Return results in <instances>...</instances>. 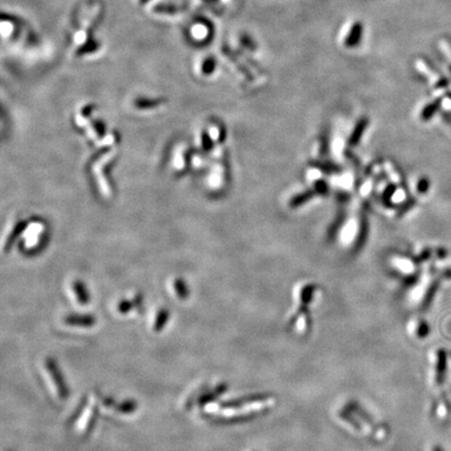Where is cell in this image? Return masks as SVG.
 I'll return each mask as SVG.
<instances>
[{
    "mask_svg": "<svg viewBox=\"0 0 451 451\" xmlns=\"http://www.w3.org/2000/svg\"><path fill=\"white\" fill-rule=\"evenodd\" d=\"M276 400L269 395H255L237 399L228 403L218 404L217 409L220 417L227 420L249 419L257 415H261L274 407Z\"/></svg>",
    "mask_w": 451,
    "mask_h": 451,
    "instance_id": "6da1fadb",
    "label": "cell"
},
{
    "mask_svg": "<svg viewBox=\"0 0 451 451\" xmlns=\"http://www.w3.org/2000/svg\"><path fill=\"white\" fill-rule=\"evenodd\" d=\"M431 451H443L440 447H437V446H433L432 447V449H431Z\"/></svg>",
    "mask_w": 451,
    "mask_h": 451,
    "instance_id": "5b68a950",
    "label": "cell"
},
{
    "mask_svg": "<svg viewBox=\"0 0 451 451\" xmlns=\"http://www.w3.org/2000/svg\"><path fill=\"white\" fill-rule=\"evenodd\" d=\"M314 293V287L309 285L300 289L299 294L295 297L298 303L295 304L294 309L291 311L288 321L292 331L299 334V336L307 333L309 327H311V316H309L311 309L307 308L311 307L313 303Z\"/></svg>",
    "mask_w": 451,
    "mask_h": 451,
    "instance_id": "7a4b0ae2",
    "label": "cell"
},
{
    "mask_svg": "<svg viewBox=\"0 0 451 451\" xmlns=\"http://www.w3.org/2000/svg\"><path fill=\"white\" fill-rule=\"evenodd\" d=\"M352 36H350V38L348 39V43L349 44H351V45H353L354 43H356L355 41L357 40L358 39V37L360 36V27H358V24H356L355 25V28H354V30L352 31Z\"/></svg>",
    "mask_w": 451,
    "mask_h": 451,
    "instance_id": "277c9868",
    "label": "cell"
},
{
    "mask_svg": "<svg viewBox=\"0 0 451 451\" xmlns=\"http://www.w3.org/2000/svg\"><path fill=\"white\" fill-rule=\"evenodd\" d=\"M445 370H446V355L444 350H439L436 354L435 376H434L436 383H441L444 380Z\"/></svg>",
    "mask_w": 451,
    "mask_h": 451,
    "instance_id": "3957f363",
    "label": "cell"
}]
</instances>
